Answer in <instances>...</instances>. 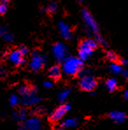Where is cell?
I'll list each match as a JSON object with an SVG mask.
<instances>
[{
	"instance_id": "cell-1",
	"label": "cell",
	"mask_w": 128,
	"mask_h": 130,
	"mask_svg": "<svg viewBox=\"0 0 128 130\" xmlns=\"http://www.w3.org/2000/svg\"><path fill=\"white\" fill-rule=\"evenodd\" d=\"M83 68V61L79 57L66 56L62 62V70L68 76L78 75Z\"/></svg>"
},
{
	"instance_id": "cell-2",
	"label": "cell",
	"mask_w": 128,
	"mask_h": 130,
	"mask_svg": "<svg viewBox=\"0 0 128 130\" xmlns=\"http://www.w3.org/2000/svg\"><path fill=\"white\" fill-rule=\"evenodd\" d=\"M97 47V42L95 39L87 38L82 41L79 45L78 49V57L81 58L83 61H86L89 59V57L94 53L95 49Z\"/></svg>"
},
{
	"instance_id": "cell-3",
	"label": "cell",
	"mask_w": 128,
	"mask_h": 130,
	"mask_svg": "<svg viewBox=\"0 0 128 130\" xmlns=\"http://www.w3.org/2000/svg\"><path fill=\"white\" fill-rule=\"evenodd\" d=\"M81 16H82V19H83V21L84 23L85 26L87 27L88 32H92L95 35V37L98 36L99 34H99V26H98V25H97L96 20H95L92 15H91V13L88 10H86V9H83V10L82 11Z\"/></svg>"
},
{
	"instance_id": "cell-4",
	"label": "cell",
	"mask_w": 128,
	"mask_h": 130,
	"mask_svg": "<svg viewBox=\"0 0 128 130\" xmlns=\"http://www.w3.org/2000/svg\"><path fill=\"white\" fill-rule=\"evenodd\" d=\"M46 62H47V59H46L45 55L40 53L39 51H34L32 54V58L30 61V69L32 71H39L41 69L45 66Z\"/></svg>"
},
{
	"instance_id": "cell-5",
	"label": "cell",
	"mask_w": 128,
	"mask_h": 130,
	"mask_svg": "<svg viewBox=\"0 0 128 130\" xmlns=\"http://www.w3.org/2000/svg\"><path fill=\"white\" fill-rule=\"evenodd\" d=\"M41 101V97L39 96L37 92V88L32 87L30 91L23 96L22 99V105L26 106H32L38 105Z\"/></svg>"
},
{
	"instance_id": "cell-6",
	"label": "cell",
	"mask_w": 128,
	"mask_h": 130,
	"mask_svg": "<svg viewBox=\"0 0 128 130\" xmlns=\"http://www.w3.org/2000/svg\"><path fill=\"white\" fill-rule=\"evenodd\" d=\"M97 85L96 78L91 75H85L80 78L79 86L84 91H92Z\"/></svg>"
},
{
	"instance_id": "cell-7",
	"label": "cell",
	"mask_w": 128,
	"mask_h": 130,
	"mask_svg": "<svg viewBox=\"0 0 128 130\" xmlns=\"http://www.w3.org/2000/svg\"><path fill=\"white\" fill-rule=\"evenodd\" d=\"M52 52L55 60L62 62L63 61V59L67 56L68 48L65 46V44H63L62 42H57L56 44L53 45Z\"/></svg>"
},
{
	"instance_id": "cell-8",
	"label": "cell",
	"mask_w": 128,
	"mask_h": 130,
	"mask_svg": "<svg viewBox=\"0 0 128 130\" xmlns=\"http://www.w3.org/2000/svg\"><path fill=\"white\" fill-rule=\"evenodd\" d=\"M70 109H71V106H70L69 104H63L60 107L55 109L52 113H51L50 120L53 122L60 121V120H62V119H63V117L66 115V113Z\"/></svg>"
},
{
	"instance_id": "cell-9",
	"label": "cell",
	"mask_w": 128,
	"mask_h": 130,
	"mask_svg": "<svg viewBox=\"0 0 128 130\" xmlns=\"http://www.w3.org/2000/svg\"><path fill=\"white\" fill-rule=\"evenodd\" d=\"M42 127H43V124L39 118L32 117L25 120L22 128L27 129V130H41Z\"/></svg>"
},
{
	"instance_id": "cell-10",
	"label": "cell",
	"mask_w": 128,
	"mask_h": 130,
	"mask_svg": "<svg viewBox=\"0 0 128 130\" xmlns=\"http://www.w3.org/2000/svg\"><path fill=\"white\" fill-rule=\"evenodd\" d=\"M8 60L11 64L15 66H20L25 63V58L20 51L19 50H12L9 53L8 55Z\"/></svg>"
},
{
	"instance_id": "cell-11",
	"label": "cell",
	"mask_w": 128,
	"mask_h": 130,
	"mask_svg": "<svg viewBox=\"0 0 128 130\" xmlns=\"http://www.w3.org/2000/svg\"><path fill=\"white\" fill-rule=\"evenodd\" d=\"M58 28H59V32H60L61 35L66 40H70L73 36L72 34V30L71 27L68 26L67 23H65L63 21H60L58 24Z\"/></svg>"
},
{
	"instance_id": "cell-12",
	"label": "cell",
	"mask_w": 128,
	"mask_h": 130,
	"mask_svg": "<svg viewBox=\"0 0 128 130\" xmlns=\"http://www.w3.org/2000/svg\"><path fill=\"white\" fill-rule=\"evenodd\" d=\"M110 118L115 123L121 124L125 122V119H126V114L121 111H112L110 113Z\"/></svg>"
},
{
	"instance_id": "cell-13",
	"label": "cell",
	"mask_w": 128,
	"mask_h": 130,
	"mask_svg": "<svg viewBox=\"0 0 128 130\" xmlns=\"http://www.w3.org/2000/svg\"><path fill=\"white\" fill-rule=\"evenodd\" d=\"M79 121L76 118H68V119L64 120L63 121L61 122L59 128L60 129H67V128H74V127H77Z\"/></svg>"
},
{
	"instance_id": "cell-14",
	"label": "cell",
	"mask_w": 128,
	"mask_h": 130,
	"mask_svg": "<svg viewBox=\"0 0 128 130\" xmlns=\"http://www.w3.org/2000/svg\"><path fill=\"white\" fill-rule=\"evenodd\" d=\"M0 36L4 41H7V42H11L14 40V35L9 31L7 26H0Z\"/></svg>"
},
{
	"instance_id": "cell-15",
	"label": "cell",
	"mask_w": 128,
	"mask_h": 130,
	"mask_svg": "<svg viewBox=\"0 0 128 130\" xmlns=\"http://www.w3.org/2000/svg\"><path fill=\"white\" fill-rule=\"evenodd\" d=\"M48 76L52 80H58L62 76V68L58 65H53L49 69Z\"/></svg>"
},
{
	"instance_id": "cell-16",
	"label": "cell",
	"mask_w": 128,
	"mask_h": 130,
	"mask_svg": "<svg viewBox=\"0 0 128 130\" xmlns=\"http://www.w3.org/2000/svg\"><path fill=\"white\" fill-rule=\"evenodd\" d=\"M13 119L17 121H25L27 119V112L26 109H20L13 112Z\"/></svg>"
},
{
	"instance_id": "cell-17",
	"label": "cell",
	"mask_w": 128,
	"mask_h": 130,
	"mask_svg": "<svg viewBox=\"0 0 128 130\" xmlns=\"http://www.w3.org/2000/svg\"><path fill=\"white\" fill-rule=\"evenodd\" d=\"M105 87L107 88V90H108L110 92H113V91L118 88L117 79L114 77L109 78V79L105 82Z\"/></svg>"
},
{
	"instance_id": "cell-18",
	"label": "cell",
	"mask_w": 128,
	"mask_h": 130,
	"mask_svg": "<svg viewBox=\"0 0 128 130\" xmlns=\"http://www.w3.org/2000/svg\"><path fill=\"white\" fill-rule=\"evenodd\" d=\"M109 70H110V72L112 74H119L122 72V65L120 63H117L115 62H112L111 63L110 67H109Z\"/></svg>"
},
{
	"instance_id": "cell-19",
	"label": "cell",
	"mask_w": 128,
	"mask_h": 130,
	"mask_svg": "<svg viewBox=\"0 0 128 130\" xmlns=\"http://www.w3.org/2000/svg\"><path fill=\"white\" fill-rule=\"evenodd\" d=\"M71 92V90L70 89H66V90H63L62 91H61L60 93L58 94V99L60 102L63 103L67 99H68V95L70 94Z\"/></svg>"
},
{
	"instance_id": "cell-20",
	"label": "cell",
	"mask_w": 128,
	"mask_h": 130,
	"mask_svg": "<svg viewBox=\"0 0 128 130\" xmlns=\"http://www.w3.org/2000/svg\"><path fill=\"white\" fill-rule=\"evenodd\" d=\"M8 7L9 0H1V2H0V14H5L8 11Z\"/></svg>"
},
{
	"instance_id": "cell-21",
	"label": "cell",
	"mask_w": 128,
	"mask_h": 130,
	"mask_svg": "<svg viewBox=\"0 0 128 130\" xmlns=\"http://www.w3.org/2000/svg\"><path fill=\"white\" fill-rule=\"evenodd\" d=\"M9 104H10V106H12V107L18 106V105L20 104V98H19L18 95H16V94L11 95V96L9 98Z\"/></svg>"
},
{
	"instance_id": "cell-22",
	"label": "cell",
	"mask_w": 128,
	"mask_h": 130,
	"mask_svg": "<svg viewBox=\"0 0 128 130\" xmlns=\"http://www.w3.org/2000/svg\"><path fill=\"white\" fill-rule=\"evenodd\" d=\"M57 9H58V5H57V3H55V2H51V3L47 5V8H46V11L48 13H53L57 11Z\"/></svg>"
},
{
	"instance_id": "cell-23",
	"label": "cell",
	"mask_w": 128,
	"mask_h": 130,
	"mask_svg": "<svg viewBox=\"0 0 128 130\" xmlns=\"http://www.w3.org/2000/svg\"><path fill=\"white\" fill-rule=\"evenodd\" d=\"M106 59L108 61H110L111 62H116L118 59V55L113 52V51H107L106 52Z\"/></svg>"
},
{
	"instance_id": "cell-24",
	"label": "cell",
	"mask_w": 128,
	"mask_h": 130,
	"mask_svg": "<svg viewBox=\"0 0 128 130\" xmlns=\"http://www.w3.org/2000/svg\"><path fill=\"white\" fill-rule=\"evenodd\" d=\"M95 40L97 41V42H98V44H100V45L103 46L104 47H108L105 39H104L103 36H101L100 34H99L98 36H97V37H95Z\"/></svg>"
},
{
	"instance_id": "cell-25",
	"label": "cell",
	"mask_w": 128,
	"mask_h": 130,
	"mask_svg": "<svg viewBox=\"0 0 128 130\" xmlns=\"http://www.w3.org/2000/svg\"><path fill=\"white\" fill-rule=\"evenodd\" d=\"M31 88L32 87L28 86V85H22V86L19 89V92H20V94L21 95V96H24V95H26V93L29 92Z\"/></svg>"
},
{
	"instance_id": "cell-26",
	"label": "cell",
	"mask_w": 128,
	"mask_h": 130,
	"mask_svg": "<svg viewBox=\"0 0 128 130\" xmlns=\"http://www.w3.org/2000/svg\"><path fill=\"white\" fill-rule=\"evenodd\" d=\"M19 50L20 51V53L24 55H26L28 54V52H29V49H28L27 47H26V46H20V47H19Z\"/></svg>"
},
{
	"instance_id": "cell-27",
	"label": "cell",
	"mask_w": 128,
	"mask_h": 130,
	"mask_svg": "<svg viewBox=\"0 0 128 130\" xmlns=\"http://www.w3.org/2000/svg\"><path fill=\"white\" fill-rule=\"evenodd\" d=\"M6 70H5V69L4 68L3 66H0V79H2V78H5V76H6Z\"/></svg>"
},
{
	"instance_id": "cell-28",
	"label": "cell",
	"mask_w": 128,
	"mask_h": 130,
	"mask_svg": "<svg viewBox=\"0 0 128 130\" xmlns=\"http://www.w3.org/2000/svg\"><path fill=\"white\" fill-rule=\"evenodd\" d=\"M43 86L45 88H47V89H49V88H52L53 87V83L51 81H45L43 83Z\"/></svg>"
},
{
	"instance_id": "cell-29",
	"label": "cell",
	"mask_w": 128,
	"mask_h": 130,
	"mask_svg": "<svg viewBox=\"0 0 128 130\" xmlns=\"http://www.w3.org/2000/svg\"><path fill=\"white\" fill-rule=\"evenodd\" d=\"M119 63L121 64L122 66H125V65H127L128 62H127V60H126V59H124V58H122V59H120V62H119Z\"/></svg>"
},
{
	"instance_id": "cell-30",
	"label": "cell",
	"mask_w": 128,
	"mask_h": 130,
	"mask_svg": "<svg viewBox=\"0 0 128 130\" xmlns=\"http://www.w3.org/2000/svg\"><path fill=\"white\" fill-rule=\"evenodd\" d=\"M124 97H125V99L128 101V90H125V92H124Z\"/></svg>"
},
{
	"instance_id": "cell-31",
	"label": "cell",
	"mask_w": 128,
	"mask_h": 130,
	"mask_svg": "<svg viewBox=\"0 0 128 130\" xmlns=\"http://www.w3.org/2000/svg\"><path fill=\"white\" fill-rule=\"evenodd\" d=\"M77 1L79 2V3H83V2L84 1V0H77Z\"/></svg>"
},
{
	"instance_id": "cell-32",
	"label": "cell",
	"mask_w": 128,
	"mask_h": 130,
	"mask_svg": "<svg viewBox=\"0 0 128 130\" xmlns=\"http://www.w3.org/2000/svg\"><path fill=\"white\" fill-rule=\"evenodd\" d=\"M126 78H127V79H128V75H127V76H126Z\"/></svg>"
}]
</instances>
